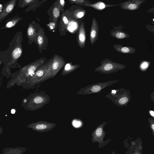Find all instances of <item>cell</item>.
I'll use <instances>...</instances> for the list:
<instances>
[{
  "label": "cell",
  "instance_id": "1",
  "mask_svg": "<svg viewBox=\"0 0 154 154\" xmlns=\"http://www.w3.org/2000/svg\"><path fill=\"white\" fill-rule=\"evenodd\" d=\"M105 97L121 107L126 106L131 99L130 91L123 88L112 90Z\"/></svg>",
  "mask_w": 154,
  "mask_h": 154
},
{
  "label": "cell",
  "instance_id": "2",
  "mask_svg": "<svg viewBox=\"0 0 154 154\" xmlns=\"http://www.w3.org/2000/svg\"><path fill=\"white\" fill-rule=\"evenodd\" d=\"M100 65L94 71L100 73L108 74L117 72L125 69L126 66L123 64L115 62L108 58L101 60Z\"/></svg>",
  "mask_w": 154,
  "mask_h": 154
},
{
  "label": "cell",
  "instance_id": "3",
  "mask_svg": "<svg viewBox=\"0 0 154 154\" xmlns=\"http://www.w3.org/2000/svg\"><path fill=\"white\" fill-rule=\"evenodd\" d=\"M121 79L99 82L82 88L77 93L81 95H86L100 93L104 89L119 82Z\"/></svg>",
  "mask_w": 154,
  "mask_h": 154
},
{
  "label": "cell",
  "instance_id": "4",
  "mask_svg": "<svg viewBox=\"0 0 154 154\" xmlns=\"http://www.w3.org/2000/svg\"><path fill=\"white\" fill-rule=\"evenodd\" d=\"M65 63V60L62 57L55 54L53 57V61L50 68L40 83L54 77L63 67Z\"/></svg>",
  "mask_w": 154,
  "mask_h": 154
},
{
  "label": "cell",
  "instance_id": "5",
  "mask_svg": "<svg viewBox=\"0 0 154 154\" xmlns=\"http://www.w3.org/2000/svg\"><path fill=\"white\" fill-rule=\"evenodd\" d=\"M53 59V57L48 61L39 67L30 78V83L32 85L40 83V82L50 68Z\"/></svg>",
  "mask_w": 154,
  "mask_h": 154
},
{
  "label": "cell",
  "instance_id": "6",
  "mask_svg": "<svg viewBox=\"0 0 154 154\" xmlns=\"http://www.w3.org/2000/svg\"><path fill=\"white\" fill-rule=\"evenodd\" d=\"M145 0H129L118 5L120 8L125 10L133 11L138 9Z\"/></svg>",
  "mask_w": 154,
  "mask_h": 154
},
{
  "label": "cell",
  "instance_id": "7",
  "mask_svg": "<svg viewBox=\"0 0 154 154\" xmlns=\"http://www.w3.org/2000/svg\"><path fill=\"white\" fill-rule=\"evenodd\" d=\"M99 27L96 19L93 18L90 33V39L92 45L97 41L99 37Z\"/></svg>",
  "mask_w": 154,
  "mask_h": 154
},
{
  "label": "cell",
  "instance_id": "8",
  "mask_svg": "<svg viewBox=\"0 0 154 154\" xmlns=\"http://www.w3.org/2000/svg\"><path fill=\"white\" fill-rule=\"evenodd\" d=\"M46 60L45 57L40 58L27 66L25 68L26 75L29 76L33 74L38 68L45 63Z\"/></svg>",
  "mask_w": 154,
  "mask_h": 154
},
{
  "label": "cell",
  "instance_id": "9",
  "mask_svg": "<svg viewBox=\"0 0 154 154\" xmlns=\"http://www.w3.org/2000/svg\"><path fill=\"white\" fill-rule=\"evenodd\" d=\"M123 26H115L110 32V35L112 37L119 39H123L130 37V35L123 30Z\"/></svg>",
  "mask_w": 154,
  "mask_h": 154
},
{
  "label": "cell",
  "instance_id": "10",
  "mask_svg": "<svg viewBox=\"0 0 154 154\" xmlns=\"http://www.w3.org/2000/svg\"><path fill=\"white\" fill-rule=\"evenodd\" d=\"M77 41L80 48H83L86 44V34L83 21L82 22L78 33Z\"/></svg>",
  "mask_w": 154,
  "mask_h": 154
},
{
  "label": "cell",
  "instance_id": "11",
  "mask_svg": "<svg viewBox=\"0 0 154 154\" xmlns=\"http://www.w3.org/2000/svg\"><path fill=\"white\" fill-rule=\"evenodd\" d=\"M48 40L43 29H39L37 33V41L38 48L40 53L43 49L45 50V46L46 47L47 45Z\"/></svg>",
  "mask_w": 154,
  "mask_h": 154
},
{
  "label": "cell",
  "instance_id": "12",
  "mask_svg": "<svg viewBox=\"0 0 154 154\" xmlns=\"http://www.w3.org/2000/svg\"><path fill=\"white\" fill-rule=\"evenodd\" d=\"M113 47L118 52L123 54H133L135 53V48L131 46H124L119 44H114Z\"/></svg>",
  "mask_w": 154,
  "mask_h": 154
},
{
  "label": "cell",
  "instance_id": "13",
  "mask_svg": "<svg viewBox=\"0 0 154 154\" xmlns=\"http://www.w3.org/2000/svg\"><path fill=\"white\" fill-rule=\"evenodd\" d=\"M26 149L21 147H4L2 150V154H23Z\"/></svg>",
  "mask_w": 154,
  "mask_h": 154
},
{
  "label": "cell",
  "instance_id": "14",
  "mask_svg": "<svg viewBox=\"0 0 154 154\" xmlns=\"http://www.w3.org/2000/svg\"><path fill=\"white\" fill-rule=\"evenodd\" d=\"M16 0L11 1L5 6L0 13V20L5 18L13 10Z\"/></svg>",
  "mask_w": 154,
  "mask_h": 154
},
{
  "label": "cell",
  "instance_id": "15",
  "mask_svg": "<svg viewBox=\"0 0 154 154\" xmlns=\"http://www.w3.org/2000/svg\"><path fill=\"white\" fill-rule=\"evenodd\" d=\"M110 5L105 4L104 2L100 1L91 4H86L84 5V6L94 8L98 11H101L107 7H112L117 5Z\"/></svg>",
  "mask_w": 154,
  "mask_h": 154
},
{
  "label": "cell",
  "instance_id": "16",
  "mask_svg": "<svg viewBox=\"0 0 154 154\" xmlns=\"http://www.w3.org/2000/svg\"><path fill=\"white\" fill-rule=\"evenodd\" d=\"M61 8L58 0L56 1L52 11V17L53 22L57 23L58 19L60 17Z\"/></svg>",
  "mask_w": 154,
  "mask_h": 154
},
{
  "label": "cell",
  "instance_id": "17",
  "mask_svg": "<svg viewBox=\"0 0 154 154\" xmlns=\"http://www.w3.org/2000/svg\"><path fill=\"white\" fill-rule=\"evenodd\" d=\"M80 66L78 64H72V63H67L62 70L61 75H64L69 74L79 68Z\"/></svg>",
  "mask_w": 154,
  "mask_h": 154
},
{
  "label": "cell",
  "instance_id": "18",
  "mask_svg": "<svg viewBox=\"0 0 154 154\" xmlns=\"http://www.w3.org/2000/svg\"><path fill=\"white\" fill-rule=\"evenodd\" d=\"M61 30L64 31L67 29L69 23V20L64 14L62 13L61 20Z\"/></svg>",
  "mask_w": 154,
  "mask_h": 154
},
{
  "label": "cell",
  "instance_id": "19",
  "mask_svg": "<svg viewBox=\"0 0 154 154\" xmlns=\"http://www.w3.org/2000/svg\"><path fill=\"white\" fill-rule=\"evenodd\" d=\"M27 35L30 38H33L36 34V29L32 24H30L27 31Z\"/></svg>",
  "mask_w": 154,
  "mask_h": 154
},
{
  "label": "cell",
  "instance_id": "20",
  "mask_svg": "<svg viewBox=\"0 0 154 154\" xmlns=\"http://www.w3.org/2000/svg\"><path fill=\"white\" fill-rule=\"evenodd\" d=\"M50 124L41 123H37L29 125V127L33 128H35L38 130H42L47 128L49 126Z\"/></svg>",
  "mask_w": 154,
  "mask_h": 154
},
{
  "label": "cell",
  "instance_id": "21",
  "mask_svg": "<svg viewBox=\"0 0 154 154\" xmlns=\"http://www.w3.org/2000/svg\"><path fill=\"white\" fill-rule=\"evenodd\" d=\"M86 11L84 9H79L75 10L73 12V16L76 19L84 17Z\"/></svg>",
  "mask_w": 154,
  "mask_h": 154
},
{
  "label": "cell",
  "instance_id": "22",
  "mask_svg": "<svg viewBox=\"0 0 154 154\" xmlns=\"http://www.w3.org/2000/svg\"><path fill=\"white\" fill-rule=\"evenodd\" d=\"M22 53V50L20 47H17L13 51L12 53V56L13 58L17 59L19 58L21 55Z\"/></svg>",
  "mask_w": 154,
  "mask_h": 154
},
{
  "label": "cell",
  "instance_id": "23",
  "mask_svg": "<svg viewBox=\"0 0 154 154\" xmlns=\"http://www.w3.org/2000/svg\"><path fill=\"white\" fill-rule=\"evenodd\" d=\"M68 1L71 4H75L77 5L83 6L86 4H91L92 3L89 1L85 0H69Z\"/></svg>",
  "mask_w": 154,
  "mask_h": 154
},
{
  "label": "cell",
  "instance_id": "24",
  "mask_svg": "<svg viewBox=\"0 0 154 154\" xmlns=\"http://www.w3.org/2000/svg\"><path fill=\"white\" fill-rule=\"evenodd\" d=\"M150 62L146 60L142 61L140 65L139 68L142 71H145L149 66Z\"/></svg>",
  "mask_w": 154,
  "mask_h": 154
},
{
  "label": "cell",
  "instance_id": "25",
  "mask_svg": "<svg viewBox=\"0 0 154 154\" xmlns=\"http://www.w3.org/2000/svg\"><path fill=\"white\" fill-rule=\"evenodd\" d=\"M148 121L150 128L152 131L153 135H154V119L153 117H149L148 119Z\"/></svg>",
  "mask_w": 154,
  "mask_h": 154
},
{
  "label": "cell",
  "instance_id": "26",
  "mask_svg": "<svg viewBox=\"0 0 154 154\" xmlns=\"http://www.w3.org/2000/svg\"><path fill=\"white\" fill-rule=\"evenodd\" d=\"M17 22V20H13L8 22L6 25L8 28H11L14 26Z\"/></svg>",
  "mask_w": 154,
  "mask_h": 154
},
{
  "label": "cell",
  "instance_id": "27",
  "mask_svg": "<svg viewBox=\"0 0 154 154\" xmlns=\"http://www.w3.org/2000/svg\"><path fill=\"white\" fill-rule=\"evenodd\" d=\"M57 23L54 22H50L48 24L50 29L51 30L54 29L56 27Z\"/></svg>",
  "mask_w": 154,
  "mask_h": 154
},
{
  "label": "cell",
  "instance_id": "28",
  "mask_svg": "<svg viewBox=\"0 0 154 154\" xmlns=\"http://www.w3.org/2000/svg\"><path fill=\"white\" fill-rule=\"evenodd\" d=\"M35 1L32 0H25L23 1L24 5H27L28 4L33 3L35 2Z\"/></svg>",
  "mask_w": 154,
  "mask_h": 154
},
{
  "label": "cell",
  "instance_id": "29",
  "mask_svg": "<svg viewBox=\"0 0 154 154\" xmlns=\"http://www.w3.org/2000/svg\"><path fill=\"white\" fill-rule=\"evenodd\" d=\"M59 2L61 8H63L65 4V1L63 0H61L59 1Z\"/></svg>",
  "mask_w": 154,
  "mask_h": 154
},
{
  "label": "cell",
  "instance_id": "30",
  "mask_svg": "<svg viewBox=\"0 0 154 154\" xmlns=\"http://www.w3.org/2000/svg\"><path fill=\"white\" fill-rule=\"evenodd\" d=\"M150 97L151 100L153 102H154V91H152L150 95Z\"/></svg>",
  "mask_w": 154,
  "mask_h": 154
},
{
  "label": "cell",
  "instance_id": "31",
  "mask_svg": "<svg viewBox=\"0 0 154 154\" xmlns=\"http://www.w3.org/2000/svg\"><path fill=\"white\" fill-rule=\"evenodd\" d=\"M148 112L152 117H154V112L152 110H149Z\"/></svg>",
  "mask_w": 154,
  "mask_h": 154
},
{
  "label": "cell",
  "instance_id": "32",
  "mask_svg": "<svg viewBox=\"0 0 154 154\" xmlns=\"http://www.w3.org/2000/svg\"><path fill=\"white\" fill-rule=\"evenodd\" d=\"M134 149V152H133L134 154H140V152L138 151V149L137 150V149ZM132 151V154H133V150Z\"/></svg>",
  "mask_w": 154,
  "mask_h": 154
},
{
  "label": "cell",
  "instance_id": "33",
  "mask_svg": "<svg viewBox=\"0 0 154 154\" xmlns=\"http://www.w3.org/2000/svg\"><path fill=\"white\" fill-rule=\"evenodd\" d=\"M3 132L2 128L0 126V135L2 134Z\"/></svg>",
  "mask_w": 154,
  "mask_h": 154
},
{
  "label": "cell",
  "instance_id": "34",
  "mask_svg": "<svg viewBox=\"0 0 154 154\" xmlns=\"http://www.w3.org/2000/svg\"><path fill=\"white\" fill-rule=\"evenodd\" d=\"M2 5H1V4H0V11H1V10L2 9Z\"/></svg>",
  "mask_w": 154,
  "mask_h": 154
},
{
  "label": "cell",
  "instance_id": "35",
  "mask_svg": "<svg viewBox=\"0 0 154 154\" xmlns=\"http://www.w3.org/2000/svg\"><path fill=\"white\" fill-rule=\"evenodd\" d=\"M115 154L114 153H113V154ZM112 154H113L112 153Z\"/></svg>",
  "mask_w": 154,
  "mask_h": 154
}]
</instances>
